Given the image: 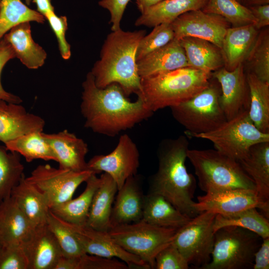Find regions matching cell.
Instances as JSON below:
<instances>
[{
    "mask_svg": "<svg viewBox=\"0 0 269 269\" xmlns=\"http://www.w3.org/2000/svg\"><path fill=\"white\" fill-rule=\"evenodd\" d=\"M80 110L84 127L93 132L110 137L134 128L153 114L137 97L132 102L117 83L105 88L95 84L91 72L82 83Z\"/></svg>",
    "mask_w": 269,
    "mask_h": 269,
    "instance_id": "6da1fadb",
    "label": "cell"
},
{
    "mask_svg": "<svg viewBox=\"0 0 269 269\" xmlns=\"http://www.w3.org/2000/svg\"><path fill=\"white\" fill-rule=\"evenodd\" d=\"M189 145L186 135L165 138L159 143L158 169L150 179L149 192L162 196L180 212L192 218L200 213L193 200L196 179L185 166Z\"/></svg>",
    "mask_w": 269,
    "mask_h": 269,
    "instance_id": "7a4b0ae2",
    "label": "cell"
},
{
    "mask_svg": "<svg viewBox=\"0 0 269 269\" xmlns=\"http://www.w3.org/2000/svg\"><path fill=\"white\" fill-rule=\"evenodd\" d=\"M145 35L143 30L126 31L120 28L107 35L100 59L90 71L97 87L105 88L117 83L127 96L139 92L141 79L136 56L139 42Z\"/></svg>",
    "mask_w": 269,
    "mask_h": 269,
    "instance_id": "3957f363",
    "label": "cell"
},
{
    "mask_svg": "<svg viewBox=\"0 0 269 269\" xmlns=\"http://www.w3.org/2000/svg\"><path fill=\"white\" fill-rule=\"evenodd\" d=\"M211 73L189 66L140 78L137 94L152 112L177 105L210 84Z\"/></svg>",
    "mask_w": 269,
    "mask_h": 269,
    "instance_id": "277c9868",
    "label": "cell"
},
{
    "mask_svg": "<svg viewBox=\"0 0 269 269\" xmlns=\"http://www.w3.org/2000/svg\"><path fill=\"white\" fill-rule=\"evenodd\" d=\"M187 158L194 168L200 189L205 193L224 189L256 191L253 180L239 162L215 149L189 148Z\"/></svg>",
    "mask_w": 269,
    "mask_h": 269,
    "instance_id": "5b68a950",
    "label": "cell"
},
{
    "mask_svg": "<svg viewBox=\"0 0 269 269\" xmlns=\"http://www.w3.org/2000/svg\"><path fill=\"white\" fill-rule=\"evenodd\" d=\"M262 240L255 233L242 228H221L215 232L211 261L201 269L252 268Z\"/></svg>",
    "mask_w": 269,
    "mask_h": 269,
    "instance_id": "8992f818",
    "label": "cell"
},
{
    "mask_svg": "<svg viewBox=\"0 0 269 269\" xmlns=\"http://www.w3.org/2000/svg\"><path fill=\"white\" fill-rule=\"evenodd\" d=\"M221 90L209 85L191 98L170 107L174 119L193 136L212 131L227 121L219 103Z\"/></svg>",
    "mask_w": 269,
    "mask_h": 269,
    "instance_id": "52a82bcc",
    "label": "cell"
},
{
    "mask_svg": "<svg viewBox=\"0 0 269 269\" xmlns=\"http://www.w3.org/2000/svg\"><path fill=\"white\" fill-rule=\"evenodd\" d=\"M177 230L151 225L143 220L118 225L108 233L128 252L135 255L154 269L156 255L172 242Z\"/></svg>",
    "mask_w": 269,
    "mask_h": 269,
    "instance_id": "ba28073f",
    "label": "cell"
},
{
    "mask_svg": "<svg viewBox=\"0 0 269 269\" xmlns=\"http://www.w3.org/2000/svg\"><path fill=\"white\" fill-rule=\"evenodd\" d=\"M193 137L210 140L215 149L237 161L243 159L254 144L269 141V133H262L256 128L248 111L227 120L212 131Z\"/></svg>",
    "mask_w": 269,
    "mask_h": 269,
    "instance_id": "9c48e42d",
    "label": "cell"
},
{
    "mask_svg": "<svg viewBox=\"0 0 269 269\" xmlns=\"http://www.w3.org/2000/svg\"><path fill=\"white\" fill-rule=\"evenodd\" d=\"M216 215L208 211L202 212L177 230L172 243L189 265L201 269L210 262Z\"/></svg>",
    "mask_w": 269,
    "mask_h": 269,
    "instance_id": "30bf717a",
    "label": "cell"
},
{
    "mask_svg": "<svg viewBox=\"0 0 269 269\" xmlns=\"http://www.w3.org/2000/svg\"><path fill=\"white\" fill-rule=\"evenodd\" d=\"M94 173L89 169L77 171L41 164L26 179L43 193L50 209L71 199L78 186Z\"/></svg>",
    "mask_w": 269,
    "mask_h": 269,
    "instance_id": "8fae6325",
    "label": "cell"
},
{
    "mask_svg": "<svg viewBox=\"0 0 269 269\" xmlns=\"http://www.w3.org/2000/svg\"><path fill=\"white\" fill-rule=\"evenodd\" d=\"M139 166V152L127 134L120 136L116 148L106 155H96L87 162V169L96 174L104 172L110 175L120 189L126 180L136 175Z\"/></svg>",
    "mask_w": 269,
    "mask_h": 269,
    "instance_id": "7c38bea8",
    "label": "cell"
},
{
    "mask_svg": "<svg viewBox=\"0 0 269 269\" xmlns=\"http://www.w3.org/2000/svg\"><path fill=\"white\" fill-rule=\"evenodd\" d=\"M194 207L200 213L208 211L223 215L233 214L256 208L269 219V201L263 200L256 191L245 189H224L206 192L197 197Z\"/></svg>",
    "mask_w": 269,
    "mask_h": 269,
    "instance_id": "4fadbf2b",
    "label": "cell"
},
{
    "mask_svg": "<svg viewBox=\"0 0 269 269\" xmlns=\"http://www.w3.org/2000/svg\"><path fill=\"white\" fill-rule=\"evenodd\" d=\"M170 24L174 39L198 38L211 42L220 49L226 31L230 27L229 23L221 16L205 12L202 9L183 13Z\"/></svg>",
    "mask_w": 269,
    "mask_h": 269,
    "instance_id": "5bb4252c",
    "label": "cell"
},
{
    "mask_svg": "<svg viewBox=\"0 0 269 269\" xmlns=\"http://www.w3.org/2000/svg\"><path fill=\"white\" fill-rule=\"evenodd\" d=\"M63 221L74 234L85 253L107 258H117L124 261L129 268L150 269L138 257L122 248L108 232L98 230L86 224L79 225Z\"/></svg>",
    "mask_w": 269,
    "mask_h": 269,
    "instance_id": "9a60e30c",
    "label": "cell"
},
{
    "mask_svg": "<svg viewBox=\"0 0 269 269\" xmlns=\"http://www.w3.org/2000/svg\"><path fill=\"white\" fill-rule=\"evenodd\" d=\"M213 76L220 84L219 103L227 120L249 111L250 91L243 63L232 70L221 68Z\"/></svg>",
    "mask_w": 269,
    "mask_h": 269,
    "instance_id": "2e32d148",
    "label": "cell"
},
{
    "mask_svg": "<svg viewBox=\"0 0 269 269\" xmlns=\"http://www.w3.org/2000/svg\"><path fill=\"white\" fill-rule=\"evenodd\" d=\"M28 269H54L62 253L47 223L35 227L22 244Z\"/></svg>",
    "mask_w": 269,
    "mask_h": 269,
    "instance_id": "e0dca14e",
    "label": "cell"
},
{
    "mask_svg": "<svg viewBox=\"0 0 269 269\" xmlns=\"http://www.w3.org/2000/svg\"><path fill=\"white\" fill-rule=\"evenodd\" d=\"M45 125L41 117L20 104L0 99V141L4 143L30 132H42Z\"/></svg>",
    "mask_w": 269,
    "mask_h": 269,
    "instance_id": "ac0fdd59",
    "label": "cell"
},
{
    "mask_svg": "<svg viewBox=\"0 0 269 269\" xmlns=\"http://www.w3.org/2000/svg\"><path fill=\"white\" fill-rule=\"evenodd\" d=\"M43 135L51 147L59 167L73 171L87 169L85 157L88 152L87 143L67 130Z\"/></svg>",
    "mask_w": 269,
    "mask_h": 269,
    "instance_id": "d6986e66",
    "label": "cell"
},
{
    "mask_svg": "<svg viewBox=\"0 0 269 269\" xmlns=\"http://www.w3.org/2000/svg\"><path fill=\"white\" fill-rule=\"evenodd\" d=\"M144 197L138 178L134 175L128 178L118 190L113 203L110 218L111 228L141 220Z\"/></svg>",
    "mask_w": 269,
    "mask_h": 269,
    "instance_id": "ffe728a7",
    "label": "cell"
},
{
    "mask_svg": "<svg viewBox=\"0 0 269 269\" xmlns=\"http://www.w3.org/2000/svg\"><path fill=\"white\" fill-rule=\"evenodd\" d=\"M188 66L183 48L175 39L137 61L140 78Z\"/></svg>",
    "mask_w": 269,
    "mask_h": 269,
    "instance_id": "44dd1931",
    "label": "cell"
},
{
    "mask_svg": "<svg viewBox=\"0 0 269 269\" xmlns=\"http://www.w3.org/2000/svg\"><path fill=\"white\" fill-rule=\"evenodd\" d=\"M3 38L11 46L15 58L28 69H36L44 65L47 53L33 39L30 22L12 27Z\"/></svg>",
    "mask_w": 269,
    "mask_h": 269,
    "instance_id": "7402d4cb",
    "label": "cell"
},
{
    "mask_svg": "<svg viewBox=\"0 0 269 269\" xmlns=\"http://www.w3.org/2000/svg\"><path fill=\"white\" fill-rule=\"evenodd\" d=\"M10 197L34 228L47 223L50 211L47 199L24 175L12 189Z\"/></svg>",
    "mask_w": 269,
    "mask_h": 269,
    "instance_id": "603a6c76",
    "label": "cell"
},
{
    "mask_svg": "<svg viewBox=\"0 0 269 269\" xmlns=\"http://www.w3.org/2000/svg\"><path fill=\"white\" fill-rule=\"evenodd\" d=\"M258 29L254 24L229 27L222 48L225 68L232 70L246 59L257 37Z\"/></svg>",
    "mask_w": 269,
    "mask_h": 269,
    "instance_id": "cb8c5ba5",
    "label": "cell"
},
{
    "mask_svg": "<svg viewBox=\"0 0 269 269\" xmlns=\"http://www.w3.org/2000/svg\"><path fill=\"white\" fill-rule=\"evenodd\" d=\"M34 227L10 196L0 205V240L2 245L21 244Z\"/></svg>",
    "mask_w": 269,
    "mask_h": 269,
    "instance_id": "d4e9b609",
    "label": "cell"
},
{
    "mask_svg": "<svg viewBox=\"0 0 269 269\" xmlns=\"http://www.w3.org/2000/svg\"><path fill=\"white\" fill-rule=\"evenodd\" d=\"M100 184L93 198L86 225L98 230L108 232L110 218L118 186L112 177L102 174Z\"/></svg>",
    "mask_w": 269,
    "mask_h": 269,
    "instance_id": "484cf974",
    "label": "cell"
},
{
    "mask_svg": "<svg viewBox=\"0 0 269 269\" xmlns=\"http://www.w3.org/2000/svg\"><path fill=\"white\" fill-rule=\"evenodd\" d=\"M191 219L162 196L149 192L145 195L142 217L143 221L158 227L177 230Z\"/></svg>",
    "mask_w": 269,
    "mask_h": 269,
    "instance_id": "4316f807",
    "label": "cell"
},
{
    "mask_svg": "<svg viewBox=\"0 0 269 269\" xmlns=\"http://www.w3.org/2000/svg\"><path fill=\"white\" fill-rule=\"evenodd\" d=\"M208 0H163L141 13L135 22L137 26L154 27L170 23L187 12L202 9Z\"/></svg>",
    "mask_w": 269,
    "mask_h": 269,
    "instance_id": "83f0119b",
    "label": "cell"
},
{
    "mask_svg": "<svg viewBox=\"0 0 269 269\" xmlns=\"http://www.w3.org/2000/svg\"><path fill=\"white\" fill-rule=\"evenodd\" d=\"M238 162L253 180L258 195L269 201V141L254 144Z\"/></svg>",
    "mask_w": 269,
    "mask_h": 269,
    "instance_id": "f1b7e54d",
    "label": "cell"
},
{
    "mask_svg": "<svg viewBox=\"0 0 269 269\" xmlns=\"http://www.w3.org/2000/svg\"><path fill=\"white\" fill-rule=\"evenodd\" d=\"M188 66L211 73L224 64L221 50L207 40L192 37L180 39Z\"/></svg>",
    "mask_w": 269,
    "mask_h": 269,
    "instance_id": "f546056e",
    "label": "cell"
},
{
    "mask_svg": "<svg viewBox=\"0 0 269 269\" xmlns=\"http://www.w3.org/2000/svg\"><path fill=\"white\" fill-rule=\"evenodd\" d=\"M96 174H92L86 180L85 189L78 197L50 208L51 212L65 222L85 225L93 196L100 184V178Z\"/></svg>",
    "mask_w": 269,
    "mask_h": 269,
    "instance_id": "4dcf8cb0",
    "label": "cell"
},
{
    "mask_svg": "<svg viewBox=\"0 0 269 269\" xmlns=\"http://www.w3.org/2000/svg\"><path fill=\"white\" fill-rule=\"evenodd\" d=\"M246 78L250 97L249 117L260 131L269 133V83L250 72Z\"/></svg>",
    "mask_w": 269,
    "mask_h": 269,
    "instance_id": "1f68e13d",
    "label": "cell"
},
{
    "mask_svg": "<svg viewBox=\"0 0 269 269\" xmlns=\"http://www.w3.org/2000/svg\"><path fill=\"white\" fill-rule=\"evenodd\" d=\"M9 151L23 156L26 161L35 159L56 161L55 155L41 131H34L19 136L5 143Z\"/></svg>",
    "mask_w": 269,
    "mask_h": 269,
    "instance_id": "d6a6232c",
    "label": "cell"
},
{
    "mask_svg": "<svg viewBox=\"0 0 269 269\" xmlns=\"http://www.w3.org/2000/svg\"><path fill=\"white\" fill-rule=\"evenodd\" d=\"M226 226L242 228L258 235L262 239L269 237V220L256 208H250L233 214H216L214 224V233Z\"/></svg>",
    "mask_w": 269,
    "mask_h": 269,
    "instance_id": "836d02e7",
    "label": "cell"
},
{
    "mask_svg": "<svg viewBox=\"0 0 269 269\" xmlns=\"http://www.w3.org/2000/svg\"><path fill=\"white\" fill-rule=\"evenodd\" d=\"M45 18L21 0H1L0 9V40L12 27L25 22L43 23Z\"/></svg>",
    "mask_w": 269,
    "mask_h": 269,
    "instance_id": "e575fe53",
    "label": "cell"
},
{
    "mask_svg": "<svg viewBox=\"0 0 269 269\" xmlns=\"http://www.w3.org/2000/svg\"><path fill=\"white\" fill-rule=\"evenodd\" d=\"M20 155L0 145V205L10 196L12 189L24 175Z\"/></svg>",
    "mask_w": 269,
    "mask_h": 269,
    "instance_id": "d590c367",
    "label": "cell"
},
{
    "mask_svg": "<svg viewBox=\"0 0 269 269\" xmlns=\"http://www.w3.org/2000/svg\"><path fill=\"white\" fill-rule=\"evenodd\" d=\"M202 10L221 16L234 26L257 23L250 9L238 0H208Z\"/></svg>",
    "mask_w": 269,
    "mask_h": 269,
    "instance_id": "8d00e7d4",
    "label": "cell"
},
{
    "mask_svg": "<svg viewBox=\"0 0 269 269\" xmlns=\"http://www.w3.org/2000/svg\"><path fill=\"white\" fill-rule=\"evenodd\" d=\"M249 71L260 80L269 83V33L265 30L258 35L248 54Z\"/></svg>",
    "mask_w": 269,
    "mask_h": 269,
    "instance_id": "74e56055",
    "label": "cell"
},
{
    "mask_svg": "<svg viewBox=\"0 0 269 269\" xmlns=\"http://www.w3.org/2000/svg\"><path fill=\"white\" fill-rule=\"evenodd\" d=\"M47 225L54 235L61 249L62 256L74 258L85 254L73 232L63 220L49 211Z\"/></svg>",
    "mask_w": 269,
    "mask_h": 269,
    "instance_id": "f35d334b",
    "label": "cell"
},
{
    "mask_svg": "<svg viewBox=\"0 0 269 269\" xmlns=\"http://www.w3.org/2000/svg\"><path fill=\"white\" fill-rule=\"evenodd\" d=\"M125 263L113 258H107L88 254L69 258L62 256L55 269H127Z\"/></svg>",
    "mask_w": 269,
    "mask_h": 269,
    "instance_id": "ab89813d",
    "label": "cell"
},
{
    "mask_svg": "<svg viewBox=\"0 0 269 269\" xmlns=\"http://www.w3.org/2000/svg\"><path fill=\"white\" fill-rule=\"evenodd\" d=\"M174 39V34L170 23H163L154 26L152 31L148 35H145L140 41L136 52V61L163 47Z\"/></svg>",
    "mask_w": 269,
    "mask_h": 269,
    "instance_id": "60d3db41",
    "label": "cell"
},
{
    "mask_svg": "<svg viewBox=\"0 0 269 269\" xmlns=\"http://www.w3.org/2000/svg\"><path fill=\"white\" fill-rule=\"evenodd\" d=\"M189 265L172 242L162 249L155 258L156 269H188Z\"/></svg>",
    "mask_w": 269,
    "mask_h": 269,
    "instance_id": "b9f144b4",
    "label": "cell"
},
{
    "mask_svg": "<svg viewBox=\"0 0 269 269\" xmlns=\"http://www.w3.org/2000/svg\"><path fill=\"white\" fill-rule=\"evenodd\" d=\"M28 267L21 244L2 246L0 250V269H28Z\"/></svg>",
    "mask_w": 269,
    "mask_h": 269,
    "instance_id": "7bdbcfd3",
    "label": "cell"
},
{
    "mask_svg": "<svg viewBox=\"0 0 269 269\" xmlns=\"http://www.w3.org/2000/svg\"><path fill=\"white\" fill-rule=\"evenodd\" d=\"M44 17L55 33L62 58L69 59L71 55V46L67 42L65 35L68 28L67 18L66 16H57L55 11L46 14Z\"/></svg>",
    "mask_w": 269,
    "mask_h": 269,
    "instance_id": "ee69618b",
    "label": "cell"
},
{
    "mask_svg": "<svg viewBox=\"0 0 269 269\" xmlns=\"http://www.w3.org/2000/svg\"><path fill=\"white\" fill-rule=\"evenodd\" d=\"M14 58L15 55L11 46L2 38L0 40V99L9 103L20 104L22 101L21 99L5 91L1 82V74L4 66L9 60Z\"/></svg>",
    "mask_w": 269,
    "mask_h": 269,
    "instance_id": "f6af8a7d",
    "label": "cell"
},
{
    "mask_svg": "<svg viewBox=\"0 0 269 269\" xmlns=\"http://www.w3.org/2000/svg\"><path fill=\"white\" fill-rule=\"evenodd\" d=\"M130 0H101L98 2L102 7L107 9L111 15V30L115 31L120 28V23L125 9Z\"/></svg>",
    "mask_w": 269,
    "mask_h": 269,
    "instance_id": "bcb514c9",
    "label": "cell"
},
{
    "mask_svg": "<svg viewBox=\"0 0 269 269\" xmlns=\"http://www.w3.org/2000/svg\"><path fill=\"white\" fill-rule=\"evenodd\" d=\"M253 269H269V237L263 239L254 256Z\"/></svg>",
    "mask_w": 269,
    "mask_h": 269,
    "instance_id": "7dc6e473",
    "label": "cell"
},
{
    "mask_svg": "<svg viewBox=\"0 0 269 269\" xmlns=\"http://www.w3.org/2000/svg\"><path fill=\"white\" fill-rule=\"evenodd\" d=\"M257 20L255 26L258 30L269 25V4L253 5L249 7Z\"/></svg>",
    "mask_w": 269,
    "mask_h": 269,
    "instance_id": "c3c4849f",
    "label": "cell"
},
{
    "mask_svg": "<svg viewBox=\"0 0 269 269\" xmlns=\"http://www.w3.org/2000/svg\"><path fill=\"white\" fill-rule=\"evenodd\" d=\"M36 6V11L44 16L49 12L54 11L51 0H32Z\"/></svg>",
    "mask_w": 269,
    "mask_h": 269,
    "instance_id": "681fc988",
    "label": "cell"
},
{
    "mask_svg": "<svg viewBox=\"0 0 269 269\" xmlns=\"http://www.w3.org/2000/svg\"><path fill=\"white\" fill-rule=\"evenodd\" d=\"M162 0H136L137 7L141 13Z\"/></svg>",
    "mask_w": 269,
    "mask_h": 269,
    "instance_id": "f907efd6",
    "label": "cell"
},
{
    "mask_svg": "<svg viewBox=\"0 0 269 269\" xmlns=\"http://www.w3.org/2000/svg\"><path fill=\"white\" fill-rule=\"evenodd\" d=\"M253 5L263 4L269 3V0H244Z\"/></svg>",
    "mask_w": 269,
    "mask_h": 269,
    "instance_id": "816d5d0a",
    "label": "cell"
},
{
    "mask_svg": "<svg viewBox=\"0 0 269 269\" xmlns=\"http://www.w3.org/2000/svg\"><path fill=\"white\" fill-rule=\"evenodd\" d=\"M25 4H26L27 5H29L31 4V2H32V0H24Z\"/></svg>",
    "mask_w": 269,
    "mask_h": 269,
    "instance_id": "f5cc1de1",
    "label": "cell"
},
{
    "mask_svg": "<svg viewBox=\"0 0 269 269\" xmlns=\"http://www.w3.org/2000/svg\"><path fill=\"white\" fill-rule=\"evenodd\" d=\"M2 246V244L1 242V241L0 240V250Z\"/></svg>",
    "mask_w": 269,
    "mask_h": 269,
    "instance_id": "db71d44e",
    "label": "cell"
},
{
    "mask_svg": "<svg viewBox=\"0 0 269 269\" xmlns=\"http://www.w3.org/2000/svg\"><path fill=\"white\" fill-rule=\"evenodd\" d=\"M1 0H0V6H1Z\"/></svg>",
    "mask_w": 269,
    "mask_h": 269,
    "instance_id": "11a10c76",
    "label": "cell"
},
{
    "mask_svg": "<svg viewBox=\"0 0 269 269\" xmlns=\"http://www.w3.org/2000/svg\"><path fill=\"white\" fill-rule=\"evenodd\" d=\"M238 0L239 1H240H240H243V0Z\"/></svg>",
    "mask_w": 269,
    "mask_h": 269,
    "instance_id": "9f6ffc18",
    "label": "cell"
}]
</instances>
